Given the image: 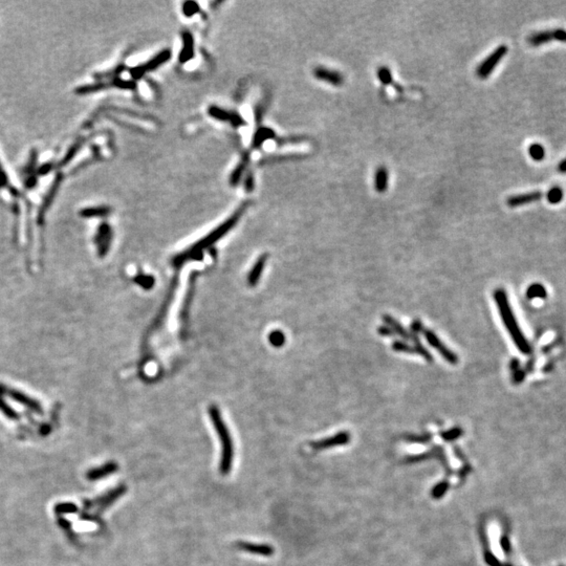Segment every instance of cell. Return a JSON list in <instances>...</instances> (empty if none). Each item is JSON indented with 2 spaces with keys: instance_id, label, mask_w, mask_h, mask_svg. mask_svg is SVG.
<instances>
[{
  "instance_id": "cell-1",
  "label": "cell",
  "mask_w": 566,
  "mask_h": 566,
  "mask_svg": "<svg viewBox=\"0 0 566 566\" xmlns=\"http://www.w3.org/2000/svg\"><path fill=\"white\" fill-rule=\"evenodd\" d=\"M248 205L249 204H245L240 208H238L237 211L232 216L229 217L228 220H226V222L223 223L219 227L214 229L211 233L208 234L203 239L198 240L195 245L191 246L190 248H188L186 251L182 252V253L174 256L173 259H172L173 266L175 268H181L184 264H186V262H188V261L201 259V257L203 256V252L205 250L209 249L210 247H212L216 243V241H218L219 239H222L228 232H230V231L236 226V224L239 222L241 215L245 213Z\"/></svg>"
},
{
  "instance_id": "cell-2",
  "label": "cell",
  "mask_w": 566,
  "mask_h": 566,
  "mask_svg": "<svg viewBox=\"0 0 566 566\" xmlns=\"http://www.w3.org/2000/svg\"><path fill=\"white\" fill-rule=\"evenodd\" d=\"M494 299L498 307L501 320L503 323H505L506 328L509 331L514 343H515V345L517 346V348L523 354H530L532 352L531 345L527 340V338L524 337V333L522 332L521 328L519 327L515 314H514L513 309L510 306L506 290L502 288H497L494 291Z\"/></svg>"
},
{
  "instance_id": "cell-3",
  "label": "cell",
  "mask_w": 566,
  "mask_h": 566,
  "mask_svg": "<svg viewBox=\"0 0 566 566\" xmlns=\"http://www.w3.org/2000/svg\"><path fill=\"white\" fill-rule=\"evenodd\" d=\"M209 415L211 417L212 424L218 435L220 444H222V458H220V465H219L220 473L223 475H227L230 473L233 465V458H234L233 440L232 437H231L228 426L224 422V418L222 416V413H220L219 408L215 405L209 407Z\"/></svg>"
},
{
  "instance_id": "cell-4",
  "label": "cell",
  "mask_w": 566,
  "mask_h": 566,
  "mask_svg": "<svg viewBox=\"0 0 566 566\" xmlns=\"http://www.w3.org/2000/svg\"><path fill=\"white\" fill-rule=\"evenodd\" d=\"M508 50L509 48L507 45H499L496 49L493 50L491 54L477 66L476 76L481 80L488 79L492 71L494 70L496 66L499 64L500 61L506 57V55L508 54Z\"/></svg>"
},
{
  "instance_id": "cell-5",
  "label": "cell",
  "mask_w": 566,
  "mask_h": 566,
  "mask_svg": "<svg viewBox=\"0 0 566 566\" xmlns=\"http://www.w3.org/2000/svg\"><path fill=\"white\" fill-rule=\"evenodd\" d=\"M170 57H171V50L170 49H164L163 51L160 52V54H157L156 56H154L151 60H149L148 62H146L144 65L132 68L130 70V75L135 80H138L142 76H144L147 71H151V70L156 69L157 67H160L162 64H164L165 62L169 60Z\"/></svg>"
},
{
  "instance_id": "cell-6",
  "label": "cell",
  "mask_w": 566,
  "mask_h": 566,
  "mask_svg": "<svg viewBox=\"0 0 566 566\" xmlns=\"http://www.w3.org/2000/svg\"><path fill=\"white\" fill-rule=\"evenodd\" d=\"M424 335L426 340L428 341V343L432 346L433 348H435L438 353L443 356V358L450 364L452 365H456L458 363V356L455 352H453L450 348H448L447 346L442 342L437 335L430 329H424Z\"/></svg>"
},
{
  "instance_id": "cell-7",
  "label": "cell",
  "mask_w": 566,
  "mask_h": 566,
  "mask_svg": "<svg viewBox=\"0 0 566 566\" xmlns=\"http://www.w3.org/2000/svg\"><path fill=\"white\" fill-rule=\"evenodd\" d=\"M313 76L316 79L329 83L332 86H342L345 81L344 76L338 70L330 69L324 66H317L313 69Z\"/></svg>"
},
{
  "instance_id": "cell-8",
  "label": "cell",
  "mask_w": 566,
  "mask_h": 566,
  "mask_svg": "<svg viewBox=\"0 0 566 566\" xmlns=\"http://www.w3.org/2000/svg\"><path fill=\"white\" fill-rule=\"evenodd\" d=\"M208 113L215 120L222 121V122H230L234 126H240V125L244 124L243 119H241L237 113L225 110V109L217 107V106L209 107Z\"/></svg>"
},
{
  "instance_id": "cell-9",
  "label": "cell",
  "mask_w": 566,
  "mask_h": 566,
  "mask_svg": "<svg viewBox=\"0 0 566 566\" xmlns=\"http://www.w3.org/2000/svg\"><path fill=\"white\" fill-rule=\"evenodd\" d=\"M237 548L241 551L262 556V557H271V556L274 555L275 552L274 548L271 547L269 544H258V543H251L244 541L237 542Z\"/></svg>"
},
{
  "instance_id": "cell-10",
  "label": "cell",
  "mask_w": 566,
  "mask_h": 566,
  "mask_svg": "<svg viewBox=\"0 0 566 566\" xmlns=\"http://www.w3.org/2000/svg\"><path fill=\"white\" fill-rule=\"evenodd\" d=\"M125 491H126V488H125L124 486H121V487H119V488H117V489H114V490H112L110 493H108V494H106V495H104V496L98 498L96 501H90V502H88L87 509L92 508V507H94V506L98 507V511H99V512L102 511V510H104V509H106L107 507H109V506L111 505V503H112L114 500H117L119 497H121V496L124 494V493H125Z\"/></svg>"
},
{
  "instance_id": "cell-11",
  "label": "cell",
  "mask_w": 566,
  "mask_h": 566,
  "mask_svg": "<svg viewBox=\"0 0 566 566\" xmlns=\"http://www.w3.org/2000/svg\"><path fill=\"white\" fill-rule=\"evenodd\" d=\"M543 196V193L541 191H533L530 193H524V194H519V195H514L508 198L507 201V205L510 208H517V207H521L524 205H529V204H533L535 202L539 201Z\"/></svg>"
},
{
  "instance_id": "cell-12",
  "label": "cell",
  "mask_w": 566,
  "mask_h": 566,
  "mask_svg": "<svg viewBox=\"0 0 566 566\" xmlns=\"http://www.w3.org/2000/svg\"><path fill=\"white\" fill-rule=\"evenodd\" d=\"M183 46L178 56V60L181 63H186L190 61L194 56V38L190 31H183L182 34Z\"/></svg>"
},
{
  "instance_id": "cell-13",
  "label": "cell",
  "mask_w": 566,
  "mask_h": 566,
  "mask_svg": "<svg viewBox=\"0 0 566 566\" xmlns=\"http://www.w3.org/2000/svg\"><path fill=\"white\" fill-rule=\"evenodd\" d=\"M388 184H389V171L385 166H379L376 168L373 177L374 190L377 193H385L388 190Z\"/></svg>"
},
{
  "instance_id": "cell-14",
  "label": "cell",
  "mask_w": 566,
  "mask_h": 566,
  "mask_svg": "<svg viewBox=\"0 0 566 566\" xmlns=\"http://www.w3.org/2000/svg\"><path fill=\"white\" fill-rule=\"evenodd\" d=\"M110 241H111V229L108 225L104 224L100 227L99 233L97 236L100 256H104L107 253V251L110 247Z\"/></svg>"
},
{
  "instance_id": "cell-15",
  "label": "cell",
  "mask_w": 566,
  "mask_h": 566,
  "mask_svg": "<svg viewBox=\"0 0 566 566\" xmlns=\"http://www.w3.org/2000/svg\"><path fill=\"white\" fill-rule=\"evenodd\" d=\"M267 259H268V255H267V254L261 255V256L258 258V260L256 261V264L254 265L253 269L251 270L250 274H249V276H248L249 285L255 286V285L257 284L259 279H260V277H261V275H262V273H264Z\"/></svg>"
},
{
  "instance_id": "cell-16",
  "label": "cell",
  "mask_w": 566,
  "mask_h": 566,
  "mask_svg": "<svg viewBox=\"0 0 566 566\" xmlns=\"http://www.w3.org/2000/svg\"><path fill=\"white\" fill-rule=\"evenodd\" d=\"M117 469H118V465L115 463H107L102 467L90 470L87 473V478L89 480H98L108 475H111L117 471Z\"/></svg>"
},
{
  "instance_id": "cell-17",
  "label": "cell",
  "mask_w": 566,
  "mask_h": 566,
  "mask_svg": "<svg viewBox=\"0 0 566 566\" xmlns=\"http://www.w3.org/2000/svg\"><path fill=\"white\" fill-rule=\"evenodd\" d=\"M376 75H377V78H379L380 82L383 84L384 86H392L397 91H400V92L404 91V88L398 85V84H396L395 81L393 80L391 70L389 69V67H388V66H385V65L380 66L379 69H377V71H376Z\"/></svg>"
},
{
  "instance_id": "cell-18",
  "label": "cell",
  "mask_w": 566,
  "mask_h": 566,
  "mask_svg": "<svg viewBox=\"0 0 566 566\" xmlns=\"http://www.w3.org/2000/svg\"><path fill=\"white\" fill-rule=\"evenodd\" d=\"M552 40H554V30L553 29L537 31V33L532 34L528 38L529 44L532 45V46H540L542 44H547Z\"/></svg>"
},
{
  "instance_id": "cell-19",
  "label": "cell",
  "mask_w": 566,
  "mask_h": 566,
  "mask_svg": "<svg viewBox=\"0 0 566 566\" xmlns=\"http://www.w3.org/2000/svg\"><path fill=\"white\" fill-rule=\"evenodd\" d=\"M383 321L388 327H390L392 329L394 334L400 335V337H402L405 340H411L410 332H409L397 320H395L391 316L386 314V316L383 317Z\"/></svg>"
},
{
  "instance_id": "cell-20",
  "label": "cell",
  "mask_w": 566,
  "mask_h": 566,
  "mask_svg": "<svg viewBox=\"0 0 566 566\" xmlns=\"http://www.w3.org/2000/svg\"><path fill=\"white\" fill-rule=\"evenodd\" d=\"M275 138H276V133L274 130L267 127H261L260 129L257 130V132L254 135L253 147L254 148H259V147L264 144V142L268 140H273Z\"/></svg>"
},
{
  "instance_id": "cell-21",
  "label": "cell",
  "mask_w": 566,
  "mask_h": 566,
  "mask_svg": "<svg viewBox=\"0 0 566 566\" xmlns=\"http://www.w3.org/2000/svg\"><path fill=\"white\" fill-rule=\"evenodd\" d=\"M249 163V156L247 155L245 159L241 160V162L238 164V166L235 168V170L233 171V173L231 174L230 177V183L232 186H237V184L240 182L241 177L244 175V172L247 168V165Z\"/></svg>"
},
{
  "instance_id": "cell-22",
  "label": "cell",
  "mask_w": 566,
  "mask_h": 566,
  "mask_svg": "<svg viewBox=\"0 0 566 566\" xmlns=\"http://www.w3.org/2000/svg\"><path fill=\"white\" fill-rule=\"evenodd\" d=\"M193 290H194V281L192 283V277H191L190 286H189V288H188V292H187L185 302H184V307L182 309V314H181L183 323L185 321H187V318H188V312H189V309H190L191 301H192V298H193Z\"/></svg>"
},
{
  "instance_id": "cell-23",
  "label": "cell",
  "mask_w": 566,
  "mask_h": 566,
  "mask_svg": "<svg viewBox=\"0 0 566 566\" xmlns=\"http://www.w3.org/2000/svg\"><path fill=\"white\" fill-rule=\"evenodd\" d=\"M134 282L144 289H151L154 285V278L150 275L139 274L134 278Z\"/></svg>"
},
{
  "instance_id": "cell-24",
  "label": "cell",
  "mask_w": 566,
  "mask_h": 566,
  "mask_svg": "<svg viewBox=\"0 0 566 566\" xmlns=\"http://www.w3.org/2000/svg\"><path fill=\"white\" fill-rule=\"evenodd\" d=\"M347 439H348V434H347V433H341V434L337 435V436L333 437V438L325 439V440H322V442H318L316 445H313V447H316V448H325V447L330 446V445H334L335 443H345Z\"/></svg>"
},
{
  "instance_id": "cell-25",
  "label": "cell",
  "mask_w": 566,
  "mask_h": 566,
  "mask_svg": "<svg viewBox=\"0 0 566 566\" xmlns=\"http://www.w3.org/2000/svg\"><path fill=\"white\" fill-rule=\"evenodd\" d=\"M110 213V209L107 207H97V208H90L84 210L82 215L86 217H94V216H106Z\"/></svg>"
},
{
  "instance_id": "cell-26",
  "label": "cell",
  "mask_w": 566,
  "mask_h": 566,
  "mask_svg": "<svg viewBox=\"0 0 566 566\" xmlns=\"http://www.w3.org/2000/svg\"><path fill=\"white\" fill-rule=\"evenodd\" d=\"M269 340L274 347H281L285 343V335L280 330H274L270 333Z\"/></svg>"
},
{
  "instance_id": "cell-27",
  "label": "cell",
  "mask_w": 566,
  "mask_h": 566,
  "mask_svg": "<svg viewBox=\"0 0 566 566\" xmlns=\"http://www.w3.org/2000/svg\"><path fill=\"white\" fill-rule=\"evenodd\" d=\"M529 153L532 156V159L534 161H536V162H541L545 156L544 148L539 144L531 145L530 148H529Z\"/></svg>"
},
{
  "instance_id": "cell-28",
  "label": "cell",
  "mask_w": 566,
  "mask_h": 566,
  "mask_svg": "<svg viewBox=\"0 0 566 566\" xmlns=\"http://www.w3.org/2000/svg\"><path fill=\"white\" fill-rule=\"evenodd\" d=\"M392 349L397 351V352H405V353H416V349L414 346H411L410 344H408L406 342H402V341H395L392 344Z\"/></svg>"
},
{
  "instance_id": "cell-29",
  "label": "cell",
  "mask_w": 566,
  "mask_h": 566,
  "mask_svg": "<svg viewBox=\"0 0 566 566\" xmlns=\"http://www.w3.org/2000/svg\"><path fill=\"white\" fill-rule=\"evenodd\" d=\"M547 197L550 204H559L563 199V191L559 187H554L548 192Z\"/></svg>"
},
{
  "instance_id": "cell-30",
  "label": "cell",
  "mask_w": 566,
  "mask_h": 566,
  "mask_svg": "<svg viewBox=\"0 0 566 566\" xmlns=\"http://www.w3.org/2000/svg\"><path fill=\"white\" fill-rule=\"evenodd\" d=\"M528 297L529 298H544L547 297V289H545L541 284H533L528 289Z\"/></svg>"
},
{
  "instance_id": "cell-31",
  "label": "cell",
  "mask_w": 566,
  "mask_h": 566,
  "mask_svg": "<svg viewBox=\"0 0 566 566\" xmlns=\"http://www.w3.org/2000/svg\"><path fill=\"white\" fill-rule=\"evenodd\" d=\"M199 12V6L197 2L194 1H187L183 4V13L187 17H191Z\"/></svg>"
},
{
  "instance_id": "cell-32",
  "label": "cell",
  "mask_w": 566,
  "mask_h": 566,
  "mask_svg": "<svg viewBox=\"0 0 566 566\" xmlns=\"http://www.w3.org/2000/svg\"><path fill=\"white\" fill-rule=\"evenodd\" d=\"M56 513L58 514H73V513H77L78 508L73 505V503H61V505H58L55 508Z\"/></svg>"
},
{
  "instance_id": "cell-33",
  "label": "cell",
  "mask_w": 566,
  "mask_h": 566,
  "mask_svg": "<svg viewBox=\"0 0 566 566\" xmlns=\"http://www.w3.org/2000/svg\"><path fill=\"white\" fill-rule=\"evenodd\" d=\"M76 531L80 532V531H87V530H91V528H93V524L91 522L88 521H80L77 522L75 526H73Z\"/></svg>"
},
{
  "instance_id": "cell-34",
  "label": "cell",
  "mask_w": 566,
  "mask_h": 566,
  "mask_svg": "<svg viewBox=\"0 0 566 566\" xmlns=\"http://www.w3.org/2000/svg\"><path fill=\"white\" fill-rule=\"evenodd\" d=\"M554 40L561 42H566V30L562 28H557L554 30Z\"/></svg>"
},
{
  "instance_id": "cell-35",
  "label": "cell",
  "mask_w": 566,
  "mask_h": 566,
  "mask_svg": "<svg viewBox=\"0 0 566 566\" xmlns=\"http://www.w3.org/2000/svg\"><path fill=\"white\" fill-rule=\"evenodd\" d=\"M245 189H246V190H247L248 192L253 191V189H254V177H253V174L250 173V174H248V176L246 177V180H245Z\"/></svg>"
},
{
  "instance_id": "cell-36",
  "label": "cell",
  "mask_w": 566,
  "mask_h": 566,
  "mask_svg": "<svg viewBox=\"0 0 566 566\" xmlns=\"http://www.w3.org/2000/svg\"><path fill=\"white\" fill-rule=\"evenodd\" d=\"M377 331H379V333L383 335V337H393V335H395L392 329L388 326H381Z\"/></svg>"
},
{
  "instance_id": "cell-37",
  "label": "cell",
  "mask_w": 566,
  "mask_h": 566,
  "mask_svg": "<svg viewBox=\"0 0 566 566\" xmlns=\"http://www.w3.org/2000/svg\"><path fill=\"white\" fill-rule=\"evenodd\" d=\"M558 171L560 173H566V159L562 161L558 166Z\"/></svg>"
}]
</instances>
